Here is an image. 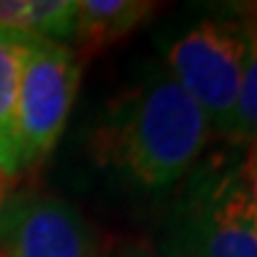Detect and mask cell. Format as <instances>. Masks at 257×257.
I'll return each mask as SVG.
<instances>
[{"instance_id": "obj_3", "label": "cell", "mask_w": 257, "mask_h": 257, "mask_svg": "<svg viewBox=\"0 0 257 257\" xmlns=\"http://www.w3.org/2000/svg\"><path fill=\"white\" fill-rule=\"evenodd\" d=\"M247 27L218 19L194 24L166 50V71L200 105L210 126L228 139L241 89Z\"/></svg>"}, {"instance_id": "obj_11", "label": "cell", "mask_w": 257, "mask_h": 257, "mask_svg": "<svg viewBox=\"0 0 257 257\" xmlns=\"http://www.w3.org/2000/svg\"><path fill=\"white\" fill-rule=\"evenodd\" d=\"M11 181H14V176H8L6 171H0V207H3V202L8 200V189H11Z\"/></svg>"}, {"instance_id": "obj_9", "label": "cell", "mask_w": 257, "mask_h": 257, "mask_svg": "<svg viewBox=\"0 0 257 257\" xmlns=\"http://www.w3.org/2000/svg\"><path fill=\"white\" fill-rule=\"evenodd\" d=\"M231 139L233 142L257 139V19H252V24L247 27V58H244V74Z\"/></svg>"}, {"instance_id": "obj_4", "label": "cell", "mask_w": 257, "mask_h": 257, "mask_svg": "<svg viewBox=\"0 0 257 257\" xmlns=\"http://www.w3.org/2000/svg\"><path fill=\"white\" fill-rule=\"evenodd\" d=\"M81 84V61L63 42L32 37L19 81L16 142L21 168L50 155L71 115Z\"/></svg>"}, {"instance_id": "obj_13", "label": "cell", "mask_w": 257, "mask_h": 257, "mask_svg": "<svg viewBox=\"0 0 257 257\" xmlns=\"http://www.w3.org/2000/svg\"><path fill=\"white\" fill-rule=\"evenodd\" d=\"M249 14H252V19H257V3L252 6V11H249Z\"/></svg>"}, {"instance_id": "obj_2", "label": "cell", "mask_w": 257, "mask_h": 257, "mask_svg": "<svg viewBox=\"0 0 257 257\" xmlns=\"http://www.w3.org/2000/svg\"><path fill=\"white\" fill-rule=\"evenodd\" d=\"M171 257H257V215L241 166L197 171L168 226Z\"/></svg>"}, {"instance_id": "obj_1", "label": "cell", "mask_w": 257, "mask_h": 257, "mask_svg": "<svg viewBox=\"0 0 257 257\" xmlns=\"http://www.w3.org/2000/svg\"><path fill=\"white\" fill-rule=\"evenodd\" d=\"M213 126L166 68L150 74L110 108L95 132L97 163L147 192L168 189L194 168Z\"/></svg>"}, {"instance_id": "obj_12", "label": "cell", "mask_w": 257, "mask_h": 257, "mask_svg": "<svg viewBox=\"0 0 257 257\" xmlns=\"http://www.w3.org/2000/svg\"><path fill=\"white\" fill-rule=\"evenodd\" d=\"M123 257H158V254L150 252V249H128Z\"/></svg>"}, {"instance_id": "obj_7", "label": "cell", "mask_w": 257, "mask_h": 257, "mask_svg": "<svg viewBox=\"0 0 257 257\" xmlns=\"http://www.w3.org/2000/svg\"><path fill=\"white\" fill-rule=\"evenodd\" d=\"M29 40L24 34L0 32V171L16 176L21 171L19 142H16V105L19 81Z\"/></svg>"}, {"instance_id": "obj_6", "label": "cell", "mask_w": 257, "mask_h": 257, "mask_svg": "<svg viewBox=\"0 0 257 257\" xmlns=\"http://www.w3.org/2000/svg\"><path fill=\"white\" fill-rule=\"evenodd\" d=\"M158 6L147 0H76L74 53L81 58L97 55L110 45L126 40Z\"/></svg>"}, {"instance_id": "obj_5", "label": "cell", "mask_w": 257, "mask_h": 257, "mask_svg": "<svg viewBox=\"0 0 257 257\" xmlns=\"http://www.w3.org/2000/svg\"><path fill=\"white\" fill-rule=\"evenodd\" d=\"M0 257H95V244L74 205L29 192L0 207Z\"/></svg>"}, {"instance_id": "obj_10", "label": "cell", "mask_w": 257, "mask_h": 257, "mask_svg": "<svg viewBox=\"0 0 257 257\" xmlns=\"http://www.w3.org/2000/svg\"><path fill=\"white\" fill-rule=\"evenodd\" d=\"M241 181H244V186H247L249 202H252L254 215H257V139L249 142V155L241 163Z\"/></svg>"}, {"instance_id": "obj_8", "label": "cell", "mask_w": 257, "mask_h": 257, "mask_svg": "<svg viewBox=\"0 0 257 257\" xmlns=\"http://www.w3.org/2000/svg\"><path fill=\"white\" fill-rule=\"evenodd\" d=\"M76 21V0H0V32L63 42Z\"/></svg>"}]
</instances>
